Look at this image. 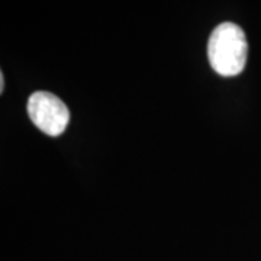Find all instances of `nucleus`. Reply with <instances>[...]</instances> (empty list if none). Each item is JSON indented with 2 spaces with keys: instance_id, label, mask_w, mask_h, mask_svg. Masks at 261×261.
I'll return each mask as SVG.
<instances>
[{
  "instance_id": "obj_1",
  "label": "nucleus",
  "mask_w": 261,
  "mask_h": 261,
  "mask_svg": "<svg viewBox=\"0 0 261 261\" xmlns=\"http://www.w3.org/2000/svg\"><path fill=\"white\" fill-rule=\"evenodd\" d=\"M207 58L218 74H241L248 58V42L243 29L232 22L218 25L207 41Z\"/></svg>"
},
{
  "instance_id": "obj_2",
  "label": "nucleus",
  "mask_w": 261,
  "mask_h": 261,
  "mask_svg": "<svg viewBox=\"0 0 261 261\" xmlns=\"http://www.w3.org/2000/svg\"><path fill=\"white\" fill-rule=\"evenodd\" d=\"M28 115L38 129L49 137L61 135L70 121L65 103L49 92H35L29 96Z\"/></svg>"
},
{
  "instance_id": "obj_3",
  "label": "nucleus",
  "mask_w": 261,
  "mask_h": 261,
  "mask_svg": "<svg viewBox=\"0 0 261 261\" xmlns=\"http://www.w3.org/2000/svg\"><path fill=\"white\" fill-rule=\"evenodd\" d=\"M5 90V77H3V73L0 74V92Z\"/></svg>"
}]
</instances>
